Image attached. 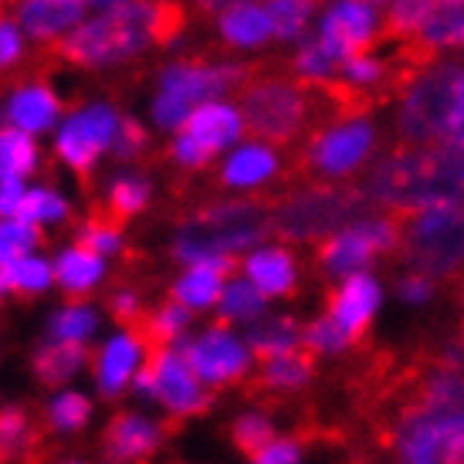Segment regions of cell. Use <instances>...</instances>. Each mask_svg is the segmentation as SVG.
<instances>
[{"instance_id":"6da1fadb","label":"cell","mask_w":464,"mask_h":464,"mask_svg":"<svg viewBox=\"0 0 464 464\" xmlns=\"http://www.w3.org/2000/svg\"><path fill=\"white\" fill-rule=\"evenodd\" d=\"M370 200L390 210L464 207V153L451 146H403L387 153L366 180Z\"/></svg>"},{"instance_id":"7a4b0ae2","label":"cell","mask_w":464,"mask_h":464,"mask_svg":"<svg viewBox=\"0 0 464 464\" xmlns=\"http://www.w3.org/2000/svg\"><path fill=\"white\" fill-rule=\"evenodd\" d=\"M169 24L163 0H136L119 11L92 14L75 34L58 44V54L78 72H119L153 52Z\"/></svg>"},{"instance_id":"3957f363","label":"cell","mask_w":464,"mask_h":464,"mask_svg":"<svg viewBox=\"0 0 464 464\" xmlns=\"http://www.w3.org/2000/svg\"><path fill=\"white\" fill-rule=\"evenodd\" d=\"M271 234V214L247 197H224L200 207L173 231L169 255L177 265H224L237 271V261Z\"/></svg>"},{"instance_id":"277c9868","label":"cell","mask_w":464,"mask_h":464,"mask_svg":"<svg viewBox=\"0 0 464 464\" xmlns=\"http://www.w3.org/2000/svg\"><path fill=\"white\" fill-rule=\"evenodd\" d=\"M245 65L237 62H214V58H169L156 68L146 122L150 130L173 136L200 105L234 95L245 85Z\"/></svg>"},{"instance_id":"5b68a950","label":"cell","mask_w":464,"mask_h":464,"mask_svg":"<svg viewBox=\"0 0 464 464\" xmlns=\"http://www.w3.org/2000/svg\"><path fill=\"white\" fill-rule=\"evenodd\" d=\"M126 122V112L105 95H92L85 102L68 105L62 126L48 140V156L75 177H89L112 160L116 136Z\"/></svg>"},{"instance_id":"8992f818","label":"cell","mask_w":464,"mask_h":464,"mask_svg":"<svg viewBox=\"0 0 464 464\" xmlns=\"http://www.w3.org/2000/svg\"><path fill=\"white\" fill-rule=\"evenodd\" d=\"M370 194L356 187H305L271 210V231L282 241H329L333 234L366 218Z\"/></svg>"},{"instance_id":"52a82bcc","label":"cell","mask_w":464,"mask_h":464,"mask_svg":"<svg viewBox=\"0 0 464 464\" xmlns=\"http://www.w3.org/2000/svg\"><path fill=\"white\" fill-rule=\"evenodd\" d=\"M464 85V68L430 65L413 78L397 109V132L407 146H440Z\"/></svg>"},{"instance_id":"ba28073f","label":"cell","mask_w":464,"mask_h":464,"mask_svg":"<svg viewBox=\"0 0 464 464\" xmlns=\"http://www.w3.org/2000/svg\"><path fill=\"white\" fill-rule=\"evenodd\" d=\"M132 397H140L150 411L167 420H190L210 407L214 390L204 387L180 346H156L132 387Z\"/></svg>"},{"instance_id":"9c48e42d","label":"cell","mask_w":464,"mask_h":464,"mask_svg":"<svg viewBox=\"0 0 464 464\" xmlns=\"http://www.w3.org/2000/svg\"><path fill=\"white\" fill-rule=\"evenodd\" d=\"M241 140H247L245 109L234 95H224V99L200 105L194 116L183 122V130L169 136L167 156L177 169L197 173V169L218 163L220 156L234 150Z\"/></svg>"},{"instance_id":"30bf717a","label":"cell","mask_w":464,"mask_h":464,"mask_svg":"<svg viewBox=\"0 0 464 464\" xmlns=\"http://www.w3.org/2000/svg\"><path fill=\"white\" fill-rule=\"evenodd\" d=\"M403 261L417 275L448 278L464 268V207H434L413 214L400 234Z\"/></svg>"},{"instance_id":"8fae6325","label":"cell","mask_w":464,"mask_h":464,"mask_svg":"<svg viewBox=\"0 0 464 464\" xmlns=\"http://www.w3.org/2000/svg\"><path fill=\"white\" fill-rule=\"evenodd\" d=\"M393 464H464V407H413L393 430Z\"/></svg>"},{"instance_id":"7c38bea8","label":"cell","mask_w":464,"mask_h":464,"mask_svg":"<svg viewBox=\"0 0 464 464\" xmlns=\"http://www.w3.org/2000/svg\"><path fill=\"white\" fill-rule=\"evenodd\" d=\"M153 349V339L140 325H109L102 339L89 349L92 393L109 403L132 397V387L146 370Z\"/></svg>"},{"instance_id":"4fadbf2b","label":"cell","mask_w":464,"mask_h":464,"mask_svg":"<svg viewBox=\"0 0 464 464\" xmlns=\"http://www.w3.org/2000/svg\"><path fill=\"white\" fill-rule=\"evenodd\" d=\"M180 349L187 353L194 373L204 380L207 390H227L258 370V356L247 343L245 329L220 323V319L197 325V333Z\"/></svg>"},{"instance_id":"5bb4252c","label":"cell","mask_w":464,"mask_h":464,"mask_svg":"<svg viewBox=\"0 0 464 464\" xmlns=\"http://www.w3.org/2000/svg\"><path fill=\"white\" fill-rule=\"evenodd\" d=\"M241 109H245L247 136H258L265 142H288L309 122V95L302 85L285 82V78H261L251 82L241 92Z\"/></svg>"},{"instance_id":"9a60e30c","label":"cell","mask_w":464,"mask_h":464,"mask_svg":"<svg viewBox=\"0 0 464 464\" xmlns=\"http://www.w3.org/2000/svg\"><path fill=\"white\" fill-rule=\"evenodd\" d=\"M400 241V227L390 218H360L353 220L349 227H343L339 234H333L329 241H323L319 261H323L325 275L333 278H349L356 271H366V265L383 255Z\"/></svg>"},{"instance_id":"2e32d148","label":"cell","mask_w":464,"mask_h":464,"mask_svg":"<svg viewBox=\"0 0 464 464\" xmlns=\"http://www.w3.org/2000/svg\"><path fill=\"white\" fill-rule=\"evenodd\" d=\"M376 146V130L366 119H339L312 136L305 160L325 180H343L370 160Z\"/></svg>"},{"instance_id":"e0dca14e","label":"cell","mask_w":464,"mask_h":464,"mask_svg":"<svg viewBox=\"0 0 464 464\" xmlns=\"http://www.w3.org/2000/svg\"><path fill=\"white\" fill-rule=\"evenodd\" d=\"M167 444V424L150 407H122L109 417L102 427V451L105 464H150Z\"/></svg>"},{"instance_id":"ac0fdd59","label":"cell","mask_w":464,"mask_h":464,"mask_svg":"<svg viewBox=\"0 0 464 464\" xmlns=\"http://www.w3.org/2000/svg\"><path fill=\"white\" fill-rule=\"evenodd\" d=\"M65 99L44 78H24L14 82L11 89L0 95V126L17 132H27L34 140H52V132L65 119Z\"/></svg>"},{"instance_id":"d6986e66","label":"cell","mask_w":464,"mask_h":464,"mask_svg":"<svg viewBox=\"0 0 464 464\" xmlns=\"http://www.w3.org/2000/svg\"><path fill=\"white\" fill-rule=\"evenodd\" d=\"M376 27H380V17H376V4L370 0H325L312 38H319L339 62H346L373 41Z\"/></svg>"},{"instance_id":"ffe728a7","label":"cell","mask_w":464,"mask_h":464,"mask_svg":"<svg viewBox=\"0 0 464 464\" xmlns=\"http://www.w3.org/2000/svg\"><path fill=\"white\" fill-rule=\"evenodd\" d=\"M282 173V153L275 142H265L258 136H247L234 150L218 160V180L231 197L261 194L265 187L278 180Z\"/></svg>"},{"instance_id":"44dd1931","label":"cell","mask_w":464,"mask_h":464,"mask_svg":"<svg viewBox=\"0 0 464 464\" xmlns=\"http://www.w3.org/2000/svg\"><path fill=\"white\" fill-rule=\"evenodd\" d=\"M14 17L34 44H62L92 17L89 0H14Z\"/></svg>"},{"instance_id":"7402d4cb","label":"cell","mask_w":464,"mask_h":464,"mask_svg":"<svg viewBox=\"0 0 464 464\" xmlns=\"http://www.w3.org/2000/svg\"><path fill=\"white\" fill-rule=\"evenodd\" d=\"M237 275H245L247 282L258 288L268 302L288 298L298 285V258L285 241H261L237 261Z\"/></svg>"},{"instance_id":"603a6c76","label":"cell","mask_w":464,"mask_h":464,"mask_svg":"<svg viewBox=\"0 0 464 464\" xmlns=\"http://www.w3.org/2000/svg\"><path fill=\"white\" fill-rule=\"evenodd\" d=\"M52 258L62 298H95L112 278V261H105L102 255H95L75 237L54 247Z\"/></svg>"},{"instance_id":"cb8c5ba5","label":"cell","mask_w":464,"mask_h":464,"mask_svg":"<svg viewBox=\"0 0 464 464\" xmlns=\"http://www.w3.org/2000/svg\"><path fill=\"white\" fill-rule=\"evenodd\" d=\"M105 329H109V312H105L95 298H62V302L52 305L48 315H44L41 339L92 349L102 339Z\"/></svg>"},{"instance_id":"d4e9b609","label":"cell","mask_w":464,"mask_h":464,"mask_svg":"<svg viewBox=\"0 0 464 464\" xmlns=\"http://www.w3.org/2000/svg\"><path fill=\"white\" fill-rule=\"evenodd\" d=\"M214 31L227 52L251 54L268 48L275 41V24L265 7V0H237L231 7L214 14Z\"/></svg>"},{"instance_id":"484cf974","label":"cell","mask_w":464,"mask_h":464,"mask_svg":"<svg viewBox=\"0 0 464 464\" xmlns=\"http://www.w3.org/2000/svg\"><path fill=\"white\" fill-rule=\"evenodd\" d=\"M95 400L99 397L92 390L78 387V383L48 390V397L41 403V424L52 438H78L95 420V411H99Z\"/></svg>"},{"instance_id":"4316f807","label":"cell","mask_w":464,"mask_h":464,"mask_svg":"<svg viewBox=\"0 0 464 464\" xmlns=\"http://www.w3.org/2000/svg\"><path fill=\"white\" fill-rule=\"evenodd\" d=\"M380 305H383V288H380V282H376L370 271H356V275H349V278L339 282L333 305H329V315L356 339L366 325L373 323Z\"/></svg>"},{"instance_id":"83f0119b","label":"cell","mask_w":464,"mask_h":464,"mask_svg":"<svg viewBox=\"0 0 464 464\" xmlns=\"http://www.w3.org/2000/svg\"><path fill=\"white\" fill-rule=\"evenodd\" d=\"M231 275L234 268H224V265H177L173 278H169V298L187 305L197 319L210 315L218 309Z\"/></svg>"},{"instance_id":"f1b7e54d","label":"cell","mask_w":464,"mask_h":464,"mask_svg":"<svg viewBox=\"0 0 464 464\" xmlns=\"http://www.w3.org/2000/svg\"><path fill=\"white\" fill-rule=\"evenodd\" d=\"M156 197L153 177L140 167H116L102 183V204L105 214L116 220H136L142 218Z\"/></svg>"},{"instance_id":"f546056e","label":"cell","mask_w":464,"mask_h":464,"mask_svg":"<svg viewBox=\"0 0 464 464\" xmlns=\"http://www.w3.org/2000/svg\"><path fill=\"white\" fill-rule=\"evenodd\" d=\"M89 349L82 346H65V343H52V339H41L34 353H31V373L41 387L58 390L72 387L82 376H89Z\"/></svg>"},{"instance_id":"4dcf8cb0","label":"cell","mask_w":464,"mask_h":464,"mask_svg":"<svg viewBox=\"0 0 464 464\" xmlns=\"http://www.w3.org/2000/svg\"><path fill=\"white\" fill-rule=\"evenodd\" d=\"M21 218L27 224H34L41 234L44 231H58V227H65L72 224L75 218V200L68 190H62L58 183L52 180H31L27 183V194H24V204H21Z\"/></svg>"},{"instance_id":"1f68e13d","label":"cell","mask_w":464,"mask_h":464,"mask_svg":"<svg viewBox=\"0 0 464 464\" xmlns=\"http://www.w3.org/2000/svg\"><path fill=\"white\" fill-rule=\"evenodd\" d=\"M247 343L255 349V356L261 360H271V356H282V353H295L302 349V325H298L295 315L288 312H265L258 323H251L245 329Z\"/></svg>"},{"instance_id":"d6a6232c","label":"cell","mask_w":464,"mask_h":464,"mask_svg":"<svg viewBox=\"0 0 464 464\" xmlns=\"http://www.w3.org/2000/svg\"><path fill=\"white\" fill-rule=\"evenodd\" d=\"M268 309H271L268 298L261 295L245 275L234 271L231 278H227V285H224V295H220L218 309H214V319H220V323H227V325H237V329H247L251 323H258Z\"/></svg>"},{"instance_id":"836d02e7","label":"cell","mask_w":464,"mask_h":464,"mask_svg":"<svg viewBox=\"0 0 464 464\" xmlns=\"http://www.w3.org/2000/svg\"><path fill=\"white\" fill-rule=\"evenodd\" d=\"M424 48L448 52L464 44V0H430L424 27L417 31Z\"/></svg>"},{"instance_id":"e575fe53","label":"cell","mask_w":464,"mask_h":464,"mask_svg":"<svg viewBox=\"0 0 464 464\" xmlns=\"http://www.w3.org/2000/svg\"><path fill=\"white\" fill-rule=\"evenodd\" d=\"M38 427L27 407L21 403H0V464H17L34 451Z\"/></svg>"},{"instance_id":"d590c367","label":"cell","mask_w":464,"mask_h":464,"mask_svg":"<svg viewBox=\"0 0 464 464\" xmlns=\"http://www.w3.org/2000/svg\"><path fill=\"white\" fill-rule=\"evenodd\" d=\"M197 325L200 323L194 312L169 295L146 312V335L153 339V346H183L197 333Z\"/></svg>"},{"instance_id":"8d00e7d4","label":"cell","mask_w":464,"mask_h":464,"mask_svg":"<svg viewBox=\"0 0 464 464\" xmlns=\"http://www.w3.org/2000/svg\"><path fill=\"white\" fill-rule=\"evenodd\" d=\"M265 7L275 24V41H285V44H298L309 38L323 11L319 0H265Z\"/></svg>"},{"instance_id":"74e56055","label":"cell","mask_w":464,"mask_h":464,"mask_svg":"<svg viewBox=\"0 0 464 464\" xmlns=\"http://www.w3.org/2000/svg\"><path fill=\"white\" fill-rule=\"evenodd\" d=\"M44 160H48L44 140L0 126V169H11L24 180H38Z\"/></svg>"},{"instance_id":"f35d334b","label":"cell","mask_w":464,"mask_h":464,"mask_svg":"<svg viewBox=\"0 0 464 464\" xmlns=\"http://www.w3.org/2000/svg\"><path fill=\"white\" fill-rule=\"evenodd\" d=\"M258 380H261V387L271 390V393H295V390L309 387L312 383L309 353H305V349H295V353H282V356L261 360Z\"/></svg>"},{"instance_id":"ab89813d","label":"cell","mask_w":464,"mask_h":464,"mask_svg":"<svg viewBox=\"0 0 464 464\" xmlns=\"http://www.w3.org/2000/svg\"><path fill=\"white\" fill-rule=\"evenodd\" d=\"M52 292H58V278H54V258L44 247L31 251L17 265H11V295L44 298Z\"/></svg>"},{"instance_id":"60d3db41","label":"cell","mask_w":464,"mask_h":464,"mask_svg":"<svg viewBox=\"0 0 464 464\" xmlns=\"http://www.w3.org/2000/svg\"><path fill=\"white\" fill-rule=\"evenodd\" d=\"M75 241H82L85 247H92L95 255H102L105 261H119L130 247L126 227L116 218H89L75 227Z\"/></svg>"},{"instance_id":"b9f144b4","label":"cell","mask_w":464,"mask_h":464,"mask_svg":"<svg viewBox=\"0 0 464 464\" xmlns=\"http://www.w3.org/2000/svg\"><path fill=\"white\" fill-rule=\"evenodd\" d=\"M292 68H295V75L302 78V82H309V85H325V82H335V78H339L343 62L325 48L323 41L309 34L305 41H298V52H295V58H292Z\"/></svg>"},{"instance_id":"7bdbcfd3","label":"cell","mask_w":464,"mask_h":464,"mask_svg":"<svg viewBox=\"0 0 464 464\" xmlns=\"http://www.w3.org/2000/svg\"><path fill=\"white\" fill-rule=\"evenodd\" d=\"M275 438H278L275 417H271L268 411H261V407H247V411H241L231 420L234 448H237L241 454H247V458H251L255 451H261L265 444H271Z\"/></svg>"},{"instance_id":"ee69618b","label":"cell","mask_w":464,"mask_h":464,"mask_svg":"<svg viewBox=\"0 0 464 464\" xmlns=\"http://www.w3.org/2000/svg\"><path fill=\"white\" fill-rule=\"evenodd\" d=\"M41 237H44V234H41L34 224H27L21 214H17V218H0V265L11 268V265H17L24 255L41 251Z\"/></svg>"},{"instance_id":"f6af8a7d","label":"cell","mask_w":464,"mask_h":464,"mask_svg":"<svg viewBox=\"0 0 464 464\" xmlns=\"http://www.w3.org/2000/svg\"><path fill=\"white\" fill-rule=\"evenodd\" d=\"M353 346V335L335 323L333 315H315L312 323L302 325V349L305 353H315V356H339Z\"/></svg>"},{"instance_id":"bcb514c9","label":"cell","mask_w":464,"mask_h":464,"mask_svg":"<svg viewBox=\"0 0 464 464\" xmlns=\"http://www.w3.org/2000/svg\"><path fill=\"white\" fill-rule=\"evenodd\" d=\"M420 407H438V411H448V407H464V373L458 366H444V370H434V373L424 380V390H420Z\"/></svg>"},{"instance_id":"7dc6e473","label":"cell","mask_w":464,"mask_h":464,"mask_svg":"<svg viewBox=\"0 0 464 464\" xmlns=\"http://www.w3.org/2000/svg\"><path fill=\"white\" fill-rule=\"evenodd\" d=\"M34 41L24 34V27L17 24V17L11 11L0 14V75H11L27 62Z\"/></svg>"},{"instance_id":"c3c4849f","label":"cell","mask_w":464,"mask_h":464,"mask_svg":"<svg viewBox=\"0 0 464 464\" xmlns=\"http://www.w3.org/2000/svg\"><path fill=\"white\" fill-rule=\"evenodd\" d=\"M150 140H153L150 122H142V119H136V116H126V122H122V130H119V136H116V146H112L116 167H136L142 156L150 153Z\"/></svg>"},{"instance_id":"681fc988","label":"cell","mask_w":464,"mask_h":464,"mask_svg":"<svg viewBox=\"0 0 464 464\" xmlns=\"http://www.w3.org/2000/svg\"><path fill=\"white\" fill-rule=\"evenodd\" d=\"M105 312L116 325H136L146 315V295L136 285H119L105 298Z\"/></svg>"},{"instance_id":"f907efd6","label":"cell","mask_w":464,"mask_h":464,"mask_svg":"<svg viewBox=\"0 0 464 464\" xmlns=\"http://www.w3.org/2000/svg\"><path fill=\"white\" fill-rule=\"evenodd\" d=\"M383 78V65L376 62V58H370V54H353V58H346L343 62V68H339V82L343 85H349V89H370V85H376Z\"/></svg>"},{"instance_id":"816d5d0a","label":"cell","mask_w":464,"mask_h":464,"mask_svg":"<svg viewBox=\"0 0 464 464\" xmlns=\"http://www.w3.org/2000/svg\"><path fill=\"white\" fill-rule=\"evenodd\" d=\"M247 464H305V448L298 438L278 434V438L265 444L261 451H255L247 458Z\"/></svg>"},{"instance_id":"f5cc1de1","label":"cell","mask_w":464,"mask_h":464,"mask_svg":"<svg viewBox=\"0 0 464 464\" xmlns=\"http://www.w3.org/2000/svg\"><path fill=\"white\" fill-rule=\"evenodd\" d=\"M427 11H430V0H393L387 21L400 34H417L427 21Z\"/></svg>"},{"instance_id":"db71d44e","label":"cell","mask_w":464,"mask_h":464,"mask_svg":"<svg viewBox=\"0 0 464 464\" xmlns=\"http://www.w3.org/2000/svg\"><path fill=\"white\" fill-rule=\"evenodd\" d=\"M27 183L31 180L17 177L11 169H0V218H17V214H21Z\"/></svg>"},{"instance_id":"11a10c76","label":"cell","mask_w":464,"mask_h":464,"mask_svg":"<svg viewBox=\"0 0 464 464\" xmlns=\"http://www.w3.org/2000/svg\"><path fill=\"white\" fill-rule=\"evenodd\" d=\"M430 295H434V282L427 278V275H407L403 282H400V298L407 302V305H424V302H430Z\"/></svg>"},{"instance_id":"9f6ffc18","label":"cell","mask_w":464,"mask_h":464,"mask_svg":"<svg viewBox=\"0 0 464 464\" xmlns=\"http://www.w3.org/2000/svg\"><path fill=\"white\" fill-rule=\"evenodd\" d=\"M440 146H451L458 153H464V85H461V95H458V105H454V116H451V126H448V136Z\"/></svg>"},{"instance_id":"6f0895ef","label":"cell","mask_w":464,"mask_h":464,"mask_svg":"<svg viewBox=\"0 0 464 464\" xmlns=\"http://www.w3.org/2000/svg\"><path fill=\"white\" fill-rule=\"evenodd\" d=\"M92 14H102V11H119V7H130L136 0H89Z\"/></svg>"},{"instance_id":"680465c9","label":"cell","mask_w":464,"mask_h":464,"mask_svg":"<svg viewBox=\"0 0 464 464\" xmlns=\"http://www.w3.org/2000/svg\"><path fill=\"white\" fill-rule=\"evenodd\" d=\"M231 4H237V0H197V7H204L210 14H220L224 7H231Z\"/></svg>"},{"instance_id":"91938a15","label":"cell","mask_w":464,"mask_h":464,"mask_svg":"<svg viewBox=\"0 0 464 464\" xmlns=\"http://www.w3.org/2000/svg\"><path fill=\"white\" fill-rule=\"evenodd\" d=\"M11 295V268H4L0 265V298Z\"/></svg>"},{"instance_id":"94428289","label":"cell","mask_w":464,"mask_h":464,"mask_svg":"<svg viewBox=\"0 0 464 464\" xmlns=\"http://www.w3.org/2000/svg\"><path fill=\"white\" fill-rule=\"evenodd\" d=\"M54 464H95V461H89V458H78V454H65V458H58Z\"/></svg>"},{"instance_id":"6125c7cd","label":"cell","mask_w":464,"mask_h":464,"mask_svg":"<svg viewBox=\"0 0 464 464\" xmlns=\"http://www.w3.org/2000/svg\"><path fill=\"white\" fill-rule=\"evenodd\" d=\"M370 4H393V0H370Z\"/></svg>"},{"instance_id":"be15d7a7","label":"cell","mask_w":464,"mask_h":464,"mask_svg":"<svg viewBox=\"0 0 464 464\" xmlns=\"http://www.w3.org/2000/svg\"><path fill=\"white\" fill-rule=\"evenodd\" d=\"M0 305H4V298H0Z\"/></svg>"}]
</instances>
